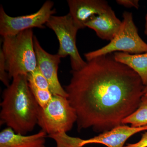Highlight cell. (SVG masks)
I'll return each instance as SVG.
<instances>
[{
	"mask_svg": "<svg viewBox=\"0 0 147 147\" xmlns=\"http://www.w3.org/2000/svg\"><path fill=\"white\" fill-rule=\"evenodd\" d=\"M71 73L65 90L79 130L102 133L123 125L143 96L145 86L139 75L111 54L94 58Z\"/></svg>",
	"mask_w": 147,
	"mask_h": 147,
	"instance_id": "1",
	"label": "cell"
},
{
	"mask_svg": "<svg viewBox=\"0 0 147 147\" xmlns=\"http://www.w3.org/2000/svg\"><path fill=\"white\" fill-rule=\"evenodd\" d=\"M1 103V122L18 134L26 135L37 125L39 106L29 86L27 75L12 79Z\"/></svg>",
	"mask_w": 147,
	"mask_h": 147,
	"instance_id": "2",
	"label": "cell"
},
{
	"mask_svg": "<svg viewBox=\"0 0 147 147\" xmlns=\"http://www.w3.org/2000/svg\"><path fill=\"white\" fill-rule=\"evenodd\" d=\"M32 29L3 38L1 48L9 79L27 75L36 69L37 59Z\"/></svg>",
	"mask_w": 147,
	"mask_h": 147,
	"instance_id": "3",
	"label": "cell"
},
{
	"mask_svg": "<svg viewBox=\"0 0 147 147\" xmlns=\"http://www.w3.org/2000/svg\"><path fill=\"white\" fill-rule=\"evenodd\" d=\"M121 26L115 36L105 46L84 55L87 62L92 59L113 53L130 54L147 53V43L141 38L134 24L132 13L125 11Z\"/></svg>",
	"mask_w": 147,
	"mask_h": 147,
	"instance_id": "4",
	"label": "cell"
},
{
	"mask_svg": "<svg viewBox=\"0 0 147 147\" xmlns=\"http://www.w3.org/2000/svg\"><path fill=\"white\" fill-rule=\"evenodd\" d=\"M76 112L67 97L53 95L44 108L40 107L37 125L48 136L71 130L77 121Z\"/></svg>",
	"mask_w": 147,
	"mask_h": 147,
	"instance_id": "5",
	"label": "cell"
},
{
	"mask_svg": "<svg viewBox=\"0 0 147 147\" xmlns=\"http://www.w3.org/2000/svg\"><path fill=\"white\" fill-rule=\"evenodd\" d=\"M46 26L57 36L59 47L57 54L61 58L69 56L72 71H77L86 65L76 46V37L80 30L69 13L62 16L53 15Z\"/></svg>",
	"mask_w": 147,
	"mask_h": 147,
	"instance_id": "6",
	"label": "cell"
},
{
	"mask_svg": "<svg viewBox=\"0 0 147 147\" xmlns=\"http://www.w3.org/2000/svg\"><path fill=\"white\" fill-rule=\"evenodd\" d=\"M54 3L47 1L35 13L13 17L6 13L2 6L0 7V34L4 37L16 35L21 32L33 28H45L51 16L56 12L53 9Z\"/></svg>",
	"mask_w": 147,
	"mask_h": 147,
	"instance_id": "7",
	"label": "cell"
},
{
	"mask_svg": "<svg viewBox=\"0 0 147 147\" xmlns=\"http://www.w3.org/2000/svg\"><path fill=\"white\" fill-rule=\"evenodd\" d=\"M34 44L37 67L48 81L50 91L53 95L67 98V94L58 78V68L61 58L57 54L52 55L46 52L35 36L34 37Z\"/></svg>",
	"mask_w": 147,
	"mask_h": 147,
	"instance_id": "8",
	"label": "cell"
},
{
	"mask_svg": "<svg viewBox=\"0 0 147 147\" xmlns=\"http://www.w3.org/2000/svg\"><path fill=\"white\" fill-rule=\"evenodd\" d=\"M69 12L79 29L86 28V24L92 17L111 9L104 0H68Z\"/></svg>",
	"mask_w": 147,
	"mask_h": 147,
	"instance_id": "9",
	"label": "cell"
},
{
	"mask_svg": "<svg viewBox=\"0 0 147 147\" xmlns=\"http://www.w3.org/2000/svg\"><path fill=\"white\" fill-rule=\"evenodd\" d=\"M144 131H147V125L135 127L121 125L93 138L84 139L82 146L83 147L88 144H99L108 147H124L129 138Z\"/></svg>",
	"mask_w": 147,
	"mask_h": 147,
	"instance_id": "10",
	"label": "cell"
},
{
	"mask_svg": "<svg viewBox=\"0 0 147 147\" xmlns=\"http://www.w3.org/2000/svg\"><path fill=\"white\" fill-rule=\"evenodd\" d=\"M122 21L116 16L112 8L92 17L85 26L94 30L99 38L111 41L118 33Z\"/></svg>",
	"mask_w": 147,
	"mask_h": 147,
	"instance_id": "11",
	"label": "cell"
},
{
	"mask_svg": "<svg viewBox=\"0 0 147 147\" xmlns=\"http://www.w3.org/2000/svg\"><path fill=\"white\" fill-rule=\"evenodd\" d=\"M47 134L41 130L32 135L18 134L7 127L0 132V147H41L44 146Z\"/></svg>",
	"mask_w": 147,
	"mask_h": 147,
	"instance_id": "12",
	"label": "cell"
},
{
	"mask_svg": "<svg viewBox=\"0 0 147 147\" xmlns=\"http://www.w3.org/2000/svg\"><path fill=\"white\" fill-rule=\"evenodd\" d=\"M117 61L125 65L139 75L144 86L147 85V53L138 54L116 52L113 55Z\"/></svg>",
	"mask_w": 147,
	"mask_h": 147,
	"instance_id": "13",
	"label": "cell"
},
{
	"mask_svg": "<svg viewBox=\"0 0 147 147\" xmlns=\"http://www.w3.org/2000/svg\"><path fill=\"white\" fill-rule=\"evenodd\" d=\"M139 127L147 125V98L143 96L138 108L122 121V124Z\"/></svg>",
	"mask_w": 147,
	"mask_h": 147,
	"instance_id": "14",
	"label": "cell"
},
{
	"mask_svg": "<svg viewBox=\"0 0 147 147\" xmlns=\"http://www.w3.org/2000/svg\"><path fill=\"white\" fill-rule=\"evenodd\" d=\"M48 137L55 140L57 147H82L84 139L77 137H71L66 133L54 134Z\"/></svg>",
	"mask_w": 147,
	"mask_h": 147,
	"instance_id": "15",
	"label": "cell"
},
{
	"mask_svg": "<svg viewBox=\"0 0 147 147\" xmlns=\"http://www.w3.org/2000/svg\"><path fill=\"white\" fill-rule=\"evenodd\" d=\"M27 79L30 86L40 89L50 90L48 81L38 67L34 71L27 75Z\"/></svg>",
	"mask_w": 147,
	"mask_h": 147,
	"instance_id": "16",
	"label": "cell"
},
{
	"mask_svg": "<svg viewBox=\"0 0 147 147\" xmlns=\"http://www.w3.org/2000/svg\"><path fill=\"white\" fill-rule=\"evenodd\" d=\"M29 86L40 108L45 107L52 99L53 95L50 90L40 89L30 85Z\"/></svg>",
	"mask_w": 147,
	"mask_h": 147,
	"instance_id": "17",
	"label": "cell"
},
{
	"mask_svg": "<svg viewBox=\"0 0 147 147\" xmlns=\"http://www.w3.org/2000/svg\"><path fill=\"white\" fill-rule=\"evenodd\" d=\"M0 79L6 86H8L10 85L9 78L7 70L5 59L2 50L1 49L0 51Z\"/></svg>",
	"mask_w": 147,
	"mask_h": 147,
	"instance_id": "18",
	"label": "cell"
},
{
	"mask_svg": "<svg viewBox=\"0 0 147 147\" xmlns=\"http://www.w3.org/2000/svg\"><path fill=\"white\" fill-rule=\"evenodd\" d=\"M116 2L118 4L127 8H135L138 9L139 7L138 0H117Z\"/></svg>",
	"mask_w": 147,
	"mask_h": 147,
	"instance_id": "19",
	"label": "cell"
},
{
	"mask_svg": "<svg viewBox=\"0 0 147 147\" xmlns=\"http://www.w3.org/2000/svg\"><path fill=\"white\" fill-rule=\"evenodd\" d=\"M124 147H147V131L142 134L139 142L134 144H127Z\"/></svg>",
	"mask_w": 147,
	"mask_h": 147,
	"instance_id": "20",
	"label": "cell"
},
{
	"mask_svg": "<svg viewBox=\"0 0 147 147\" xmlns=\"http://www.w3.org/2000/svg\"><path fill=\"white\" fill-rule=\"evenodd\" d=\"M144 33L147 36V13L145 16Z\"/></svg>",
	"mask_w": 147,
	"mask_h": 147,
	"instance_id": "21",
	"label": "cell"
},
{
	"mask_svg": "<svg viewBox=\"0 0 147 147\" xmlns=\"http://www.w3.org/2000/svg\"><path fill=\"white\" fill-rule=\"evenodd\" d=\"M143 96L147 98V85L145 86L143 90Z\"/></svg>",
	"mask_w": 147,
	"mask_h": 147,
	"instance_id": "22",
	"label": "cell"
},
{
	"mask_svg": "<svg viewBox=\"0 0 147 147\" xmlns=\"http://www.w3.org/2000/svg\"><path fill=\"white\" fill-rule=\"evenodd\" d=\"M41 147H48L45 146V145H44V146H42Z\"/></svg>",
	"mask_w": 147,
	"mask_h": 147,
	"instance_id": "23",
	"label": "cell"
}]
</instances>
